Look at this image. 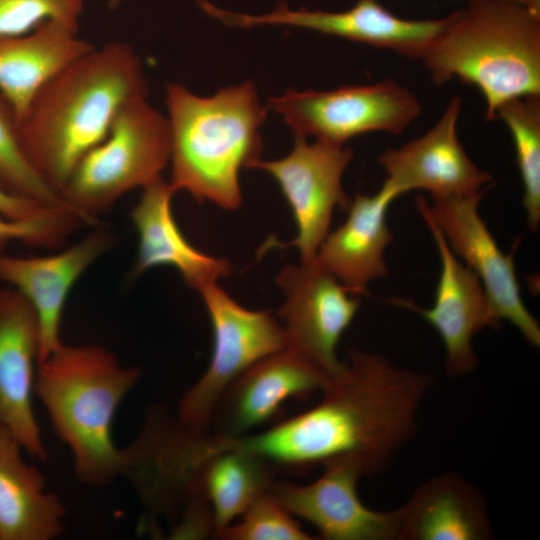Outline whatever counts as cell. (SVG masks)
Returning <instances> with one entry per match:
<instances>
[{"instance_id":"cell-27","label":"cell","mask_w":540,"mask_h":540,"mask_svg":"<svg viewBox=\"0 0 540 540\" xmlns=\"http://www.w3.org/2000/svg\"><path fill=\"white\" fill-rule=\"evenodd\" d=\"M219 538L226 540L316 539L295 520L270 491L259 496Z\"/></svg>"},{"instance_id":"cell-11","label":"cell","mask_w":540,"mask_h":540,"mask_svg":"<svg viewBox=\"0 0 540 540\" xmlns=\"http://www.w3.org/2000/svg\"><path fill=\"white\" fill-rule=\"evenodd\" d=\"M353 158L345 146L295 137L292 151L276 160H259L253 168L271 175L285 196L297 227L290 243L301 262H313L329 232L334 210H348L351 199L342 187V177Z\"/></svg>"},{"instance_id":"cell-23","label":"cell","mask_w":540,"mask_h":540,"mask_svg":"<svg viewBox=\"0 0 540 540\" xmlns=\"http://www.w3.org/2000/svg\"><path fill=\"white\" fill-rule=\"evenodd\" d=\"M94 48L78 28L47 21L33 31L0 39V91L22 119L37 93L63 68Z\"/></svg>"},{"instance_id":"cell-9","label":"cell","mask_w":540,"mask_h":540,"mask_svg":"<svg viewBox=\"0 0 540 540\" xmlns=\"http://www.w3.org/2000/svg\"><path fill=\"white\" fill-rule=\"evenodd\" d=\"M485 193L432 199L426 209L440 229L452 252L470 268L486 293L492 322L497 329L502 320L513 324L525 340L540 346V326L522 299L515 268V249L506 254L498 246L479 213Z\"/></svg>"},{"instance_id":"cell-25","label":"cell","mask_w":540,"mask_h":540,"mask_svg":"<svg viewBox=\"0 0 540 540\" xmlns=\"http://www.w3.org/2000/svg\"><path fill=\"white\" fill-rule=\"evenodd\" d=\"M495 119L507 126L515 148L523 186L522 204L527 226L537 232L540 225V95L524 96L503 104Z\"/></svg>"},{"instance_id":"cell-4","label":"cell","mask_w":540,"mask_h":540,"mask_svg":"<svg viewBox=\"0 0 540 540\" xmlns=\"http://www.w3.org/2000/svg\"><path fill=\"white\" fill-rule=\"evenodd\" d=\"M107 348L66 345L38 364L35 387L55 434L71 451L78 478L104 485L126 467L125 449L112 437L116 411L140 379Z\"/></svg>"},{"instance_id":"cell-8","label":"cell","mask_w":540,"mask_h":540,"mask_svg":"<svg viewBox=\"0 0 540 540\" xmlns=\"http://www.w3.org/2000/svg\"><path fill=\"white\" fill-rule=\"evenodd\" d=\"M199 292L212 325V355L205 373L182 396L177 420L191 430L206 432L228 386L257 361L285 349L287 341L270 311L244 308L217 282Z\"/></svg>"},{"instance_id":"cell-16","label":"cell","mask_w":540,"mask_h":540,"mask_svg":"<svg viewBox=\"0 0 540 540\" xmlns=\"http://www.w3.org/2000/svg\"><path fill=\"white\" fill-rule=\"evenodd\" d=\"M328 380L317 365L286 347L248 367L228 386L209 431L228 438L250 434L270 421L284 402L322 392Z\"/></svg>"},{"instance_id":"cell-2","label":"cell","mask_w":540,"mask_h":540,"mask_svg":"<svg viewBox=\"0 0 540 540\" xmlns=\"http://www.w3.org/2000/svg\"><path fill=\"white\" fill-rule=\"evenodd\" d=\"M147 93L144 67L131 44L94 46L34 97L19 122L21 148L61 196L78 163L103 140L122 106Z\"/></svg>"},{"instance_id":"cell-20","label":"cell","mask_w":540,"mask_h":540,"mask_svg":"<svg viewBox=\"0 0 540 540\" xmlns=\"http://www.w3.org/2000/svg\"><path fill=\"white\" fill-rule=\"evenodd\" d=\"M398 193L385 182L373 195L357 194L345 222L328 232L314 262L333 275L351 294L367 292L388 272L385 251L393 240L387 212Z\"/></svg>"},{"instance_id":"cell-21","label":"cell","mask_w":540,"mask_h":540,"mask_svg":"<svg viewBox=\"0 0 540 540\" xmlns=\"http://www.w3.org/2000/svg\"><path fill=\"white\" fill-rule=\"evenodd\" d=\"M175 191L162 177L143 188L131 211L138 234V250L131 278L162 265L172 266L184 282L199 291L232 272L224 258L205 254L191 245L179 229L173 213Z\"/></svg>"},{"instance_id":"cell-31","label":"cell","mask_w":540,"mask_h":540,"mask_svg":"<svg viewBox=\"0 0 540 540\" xmlns=\"http://www.w3.org/2000/svg\"><path fill=\"white\" fill-rule=\"evenodd\" d=\"M522 5L533 14L540 16V0H522Z\"/></svg>"},{"instance_id":"cell-26","label":"cell","mask_w":540,"mask_h":540,"mask_svg":"<svg viewBox=\"0 0 540 540\" xmlns=\"http://www.w3.org/2000/svg\"><path fill=\"white\" fill-rule=\"evenodd\" d=\"M17 114L0 91V182L9 191L52 206L67 207L35 171L19 141Z\"/></svg>"},{"instance_id":"cell-22","label":"cell","mask_w":540,"mask_h":540,"mask_svg":"<svg viewBox=\"0 0 540 540\" xmlns=\"http://www.w3.org/2000/svg\"><path fill=\"white\" fill-rule=\"evenodd\" d=\"M399 511L398 540H488L493 536L484 496L455 472L426 480Z\"/></svg>"},{"instance_id":"cell-24","label":"cell","mask_w":540,"mask_h":540,"mask_svg":"<svg viewBox=\"0 0 540 540\" xmlns=\"http://www.w3.org/2000/svg\"><path fill=\"white\" fill-rule=\"evenodd\" d=\"M23 451L0 425V540H52L64 529L65 509Z\"/></svg>"},{"instance_id":"cell-15","label":"cell","mask_w":540,"mask_h":540,"mask_svg":"<svg viewBox=\"0 0 540 540\" xmlns=\"http://www.w3.org/2000/svg\"><path fill=\"white\" fill-rule=\"evenodd\" d=\"M426 201L418 197L416 206L433 236L441 259L434 303L430 308H421L408 300L398 298L392 301L414 311L437 331L445 347L447 375L464 377L472 373L478 363L473 337L484 328H492L489 302L475 273L452 252L428 214Z\"/></svg>"},{"instance_id":"cell-6","label":"cell","mask_w":540,"mask_h":540,"mask_svg":"<svg viewBox=\"0 0 540 540\" xmlns=\"http://www.w3.org/2000/svg\"><path fill=\"white\" fill-rule=\"evenodd\" d=\"M170 146L167 116L147 96L131 99L76 166L61 191L64 203L85 225H94L123 195L162 177Z\"/></svg>"},{"instance_id":"cell-10","label":"cell","mask_w":540,"mask_h":540,"mask_svg":"<svg viewBox=\"0 0 540 540\" xmlns=\"http://www.w3.org/2000/svg\"><path fill=\"white\" fill-rule=\"evenodd\" d=\"M201 10L228 26L252 28L282 25L312 30L354 42L386 49L410 59L421 60L444 29L448 17L439 19H405L383 7L377 0H357L343 11L300 8L285 3L262 15L224 10L206 0Z\"/></svg>"},{"instance_id":"cell-18","label":"cell","mask_w":540,"mask_h":540,"mask_svg":"<svg viewBox=\"0 0 540 540\" xmlns=\"http://www.w3.org/2000/svg\"><path fill=\"white\" fill-rule=\"evenodd\" d=\"M113 244V235L97 228L58 253L36 257L0 254V281L19 291L38 317V364L63 345L62 315L72 287Z\"/></svg>"},{"instance_id":"cell-7","label":"cell","mask_w":540,"mask_h":540,"mask_svg":"<svg viewBox=\"0 0 540 540\" xmlns=\"http://www.w3.org/2000/svg\"><path fill=\"white\" fill-rule=\"evenodd\" d=\"M294 137L336 146L371 132L401 134L420 114L414 93L393 80L344 85L326 91L288 89L268 100Z\"/></svg>"},{"instance_id":"cell-29","label":"cell","mask_w":540,"mask_h":540,"mask_svg":"<svg viewBox=\"0 0 540 540\" xmlns=\"http://www.w3.org/2000/svg\"><path fill=\"white\" fill-rule=\"evenodd\" d=\"M81 225L85 224L69 208L33 219L0 216V247L9 241H19L33 247H61Z\"/></svg>"},{"instance_id":"cell-30","label":"cell","mask_w":540,"mask_h":540,"mask_svg":"<svg viewBox=\"0 0 540 540\" xmlns=\"http://www.w3.org/2000/svg\"><path fill=\"white\" fill-rule=\"evenodd\" d=\"M63 206H52L9 191L0 182V216L10 219H33L49 215Z\"/></svg>"},{"instance_id":"cell-3","label":"cell","mask_w":540,"mask_h":540,"mask_svg":"<svg viewBox=\"0 0 540 540\" xmlns=\"http://www.w3.org/2000/svg\"><path fill=\"white\" fill-rule=\"evenodd\" d=\"M172 189L234 210L242 200L240 172L260 160L267 107L252 81L202 97L166 86Z\"/></svg>"},{"instance_id":"cell-28","label":"cell","mask_w":540,"mask_h":540,"mask_svg":"<svg viewBox=\"0 0 540 540\" xmlns=\"http://www.w3.org/2000/svg\"><path fill=\"white\" fill-rule=\"evenodd\" d=\"M84 0H0V39L29 33L47 21L79 26Z\"/></svg>"},{"instance_id":"cell-32","label":"cell","mask_w":540,"mask_h":540,"mask_svg":"<svg viewBox=\"0 0 540 540\" xmlns=\"http://www.w3.org/2000/svg\"><path fill=\"white\" fill-rule=\"evenodd\" d=\"M123 1L124 0H107V6L111 10H115L122 4Z\"/></svg>"},{"instance_id":"cell-33","label":"cell","mask_w":540,"mask_h":540,"mask_svg":"<svg viewBox=\"0 0 540 540\" xmlns=\"http://www.w3.org/2000/svg\"><path fill=\"white\" fill-rule=\"evenodd\" d=\"M515 1H517V2H519V3H521V4H522V0H515Z\"/></svg>"},{"instance_id":"cell-17","label":"cell","mask_w":540,"mask_h":540,"mask_svg":"<svg viewBox=\"0 0 540 540\" xmlns=\"http://www.w3.org/2000/svg\"><path fill=\"white\" fill-rule=\"evenodd\" d=\"M40 353V325L28 300L0 287V425L39 460L46 449L32 405Z\"/></svg>"},{"instance_id":"cell-19","label":"cell","mask_w":540,"mask_h":540,"mask_svg":"<svg viewBox=\"0 0 540 540\" xmlns=\"http://www.w3.org/2000/svg\"><path fill=\"white\" fill-rule=\"evenodd\" d=\"M198 461L187 464L186 504L205 501L212 512L215 536L233 524L269 491L276 469L261 457L226 446L221 437L200 435Z\"/></svg>"},{"instance_id":"cell-12","label":"cell","mask_w":540,"mask_h":540,"mask_svg":"<svg viewBox=\"0 0 540 540\" xmlns=\"http://www.w3.org/2000/svg\"><path fill=\"white\" fill-rule=\"evenodd\" d=\"M276 281L285 296L277 316L287 348L330 377L341 365L337 346L359 309V298L314 261L286 265Z\"/></svg>"},{"instance_id":"cell-5","label":"cell","mask_w":540,"mask_h":540,"mask_svg":"<svg viewBox=\"0 0 540 540\" xmlns=\"http://www.w3.org/2000/svg\"><path fill=\"white\" fill-rule=\"evenodd\" d=\"M447 17L421 59L433 82L476 87L487 120L512 99L540 95V16L515 0H469Z\"/></svg>"},{"instance_id":"cell-14","label":"cell","mask_w":540,"mask_h":540,"mask_svg":"<svg viewBox=\"0 0 540 540\" xmlns=\"http://www.w3.org/2000/svg\"><path fill=\"white\" fill-rule=\"evenodd\" d=\"M461 98L453 96L441 117L426 133L378 157L385 183L398 195L424 190L432 199L477 194L492 175L469 157L458 136Z\"/></svg>"},{"instance_id":"cell-1","label":"cell","mask_w":540,"mask_h":540,"mask_svg":"<svg viewBox=\"0 0 540 540\" xmlns=\"http://www.w3.org/2000/svg\"><path fill=\"white\" fill-rule=\"evenodd\" d=\"M432 375L402 368L383 355L351 350L311 409L258 433L224 438L279 469L304 472L340 458L383 472L415 435Z\"/></svg>"},{"instance_id":"cell-13","label":"cell","mask_w":540,"mask_h":540,"mask_svg":"<svg viewBox=\"0 0 540 540\" xmlns=\"http://www.w3.org/2000/svg\"><path fill=\"white\" fill-rule=\"evenodd\" d=\"M314 482L298 485L274 481L271 494L293 516L318 531L325 540H398L400 511H376L357 494L360 477L369 475L356 458H340L322 466Z\"/></svg>"}]
</instances>
